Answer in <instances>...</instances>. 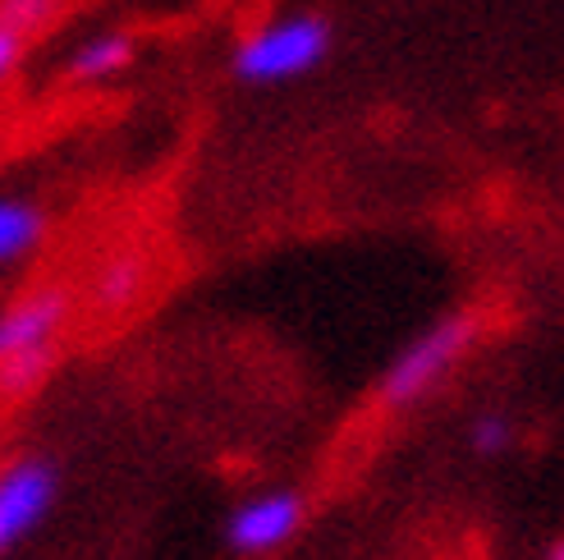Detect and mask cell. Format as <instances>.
I'll return each mask as SVG.
<instances>
[{
  "label": "cell",
  "mask_w": 564,
  "mask_h": 560,
  "mask_svg": "<svg viewBox=\"0 0 564 560\" xmlns=\"http://www.w3.org/2000/svg\"><path fill=\"white\" fill-rule=\"evenodd\" d=\"M330 28L322 14H280L235 46V74L243 83H290L322 65Z\"/></svg>",
  "instance_id": "obj_1"
},
{
  "label": "cell",
  "mask_w": 564,
  "mask_h": 560,
  "mask_svg": "<svg viewBox=\"0 0 564 560\" xmlns=\"http://www.w3.org/2000/svg\"><path fill=\"white\" fill-rule=\"evenodd\" d=\"M473 341H477V317H473V313H449V317L432 322L422 335H413V341L400 349V358H394L390 368H386V377H381V400L394 405V409L422 400V396H427V390L468 354Z\"/></svg>",
  "instance_id": "obj_2"
},
{
  "label": "cell",
  "mask_w": 564,
  "mask_h": 560,
  "mask_svg": "<svg viewBox=\"0 0 564 560\" xmlns=\"http://www.w3.org/2000/svg\"><path fill=\"white\" fill-rule=\"evenodd\" d=\"M299 524H303V496L290 487H271V492L248 496L225 519V542L239 556H271L299 534Z\"/></svg>",
  "instance_id": "obj_3"
},
{
  "label": "cell",
  "mask_w": 564,
  "mask_h": 560,
  "mask_svg": "<svg viewBox=\"0 0 564 560\" xmlns=\"http://www.w3.org/2000/svg\"><path fill=\"white\" fill-rule=\"evenodd\" d=\"M55 469L46 460H14L0 469V556L14 551L55 506Z\"/></svg>",
  "instance_id": "obj_4"
},
{
  "label": "cell",
  "mask_w": 564,
  "mask_h": 560,
  "mask_svg": "<svg viewBox=\"0 0 564 560\" xmlns=\"http://www.w3.org/2000/svg\"><path fill=\"white\" fill-rule=\"evenodd\" d=\"M69 322V294L65 290H37L10 308H0V358L55 345V335Z\"/></svg>",
  "instance_id": "obj_5"
},
{
  "label": "cell",
  "mask_w": 564,
  "mask_h": 560,
  "mask_svg": "<svg viewBox=\"0 0 564 560\" xmlns=\"http://www.w3.org/2000/svg\"><path fill=\"white\" fill-rule=\"evenodd\" d=\"M133 65V37L124 28H106V33H93L74 55H69V78L74 83H106Z\"/></svg>",
  "instance_id": "obj_6"
},
{
  "label": "cell",
  "mask_w": 564,
  "mask_h": 560,
  "mask_svg": "<svg viewBox=\"0 0 564 560\" xmlns=\"http://www.w3.org/2000/svg\"><path fill=\"white\" fill-rule=\"evenodd\" d=\"M143 290H148V262L138 254H116L110 262H101L93 280V299L101 313H120L133 299H143Z\"/></svg>",
  "instance_id": "obj_7"
},
{
  "label": "cell",
  "mask_w": 564,
  "mask_h": 560,
  "mask_svg": "<svg viewBox=\"0 0 564 560\" xmlns=\"http://www.w3.org/2000/svg\"><path fill=\"white\" fill-rule=\"evenodd\" d=\"M46 235V216L28 198H0V267L28 258Z\"/></svg>",
  "instance_id": "obj_8"
},
{
  "label": "cell",
  "mask_w": 564,
  "mask_h": 560,
  "mask_svg": "<svg viewBox=\"0 0 564 560\" xmlns=\"http://www.w3.org/2000/svg\"><path fill=\"white\" fill-rule=\"evenodd\" d=\"M55 363V345H42V349H23V354H10L0 358V390L6 396H23V390H33Z\"/></svg>",
  "instance_id": "obj_9"
},
{
  "label": "cell",
  "mask_w": 564,
  "mask_h": 560,
  "mask_svg": "<svg viewBox=\"0 0 564 560\" xmlns=\"http://www.w3.org/2000/svg\"><path fill=\"white\" fill-rule=\"evenodd\" d=\"M468 441H473L477 455H505V451L514 445V423H510L505 413H482V418L473 423Z\"/></svg>",
  "instance_id": "obj_10"
},
{
  "label": "cell",
  "mask_w": 564,
  "mask_h": 560,
  "mask_svg": "<svg viewBox=\"0 0 564 560\" xmlns=\"http://www.w3.org/2000/svg\"><path fill=\"white\" fill-rule=\"evenodd\" d=\"M55 6H61V0H0V23L28 37L55 14Z\"/></svg>",
  "instance_id": "obj_11"
},
{
  "label": "cell",
  "mask_w": 564,
  "mask_h": 560,
  "mask_svg": "<svg viewBox=\"0 0 564 560\" xmlns=\"http://www.w3.org/2000/svg\"><path fill=\"white\" fill-rule=\"evenodd\" d=\"M23 61V33H14V28L0 23V83H6Z\"/></svg>",
  "instance_id": "obj_12"
},
{
  "label": "cell",
  "mask_w": 564,
  "mask_h": 560,
  "mask_svg": "<svg viewBox=\"0 0 564 560\" xmlns=\"http://www.w3.org/2000/svg\"><path fill=\"white\" fill-rule=\"evenodd\" d=\"M546 560H564V538H555V542L546 547Z\"/></svg>",
  "instance_id": "obj_13"
}]
</instances>
